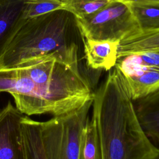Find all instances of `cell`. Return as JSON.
Wrapping results in <instances>:
<instances>
[{
	"instance_id": "obj_3",
	"label": "cell",
	"mask_w": 159,
	"mask_h": 159,
	"mask_svg": "<svg viewBox=\"0 0 159 159\" xmlns=\"http://www.w3.org/2000/svg\"><path fill=\"white\" fill-rule=\"evenodd\" d=\"M70 14L58 10L28 19H20L0 49V68L67 48Z\"/></svg>"
},
{
	"instance_id": "obj_11",
	"label": "cell",
	"mask_w": 159,
	"mask_h": 159,
	"mask_svg": "<svg viewBox=\"0 0 159 159\" xmlns=\"http://www.w3.org/2000/svg\"><path fill=\"white\" fill-rule=\"evenodd\" d=\"M20 126L27 159H47L42 143L40 122L24 115Z\"/></svg>"
},
{
	"instance_id": "obj_10",
	"label": "cell",
	"mask_w": 159,
	"mask_h": 159,
	"mask_svg": "<svg viewBox=\"0 0 159 159\" xmlns=\"http://www.w3.org/2000/svg\"><path fill=\"white\" fill-rule=\"evenodd\" d=\"M154 52H159V27L140 30L120 40L118 57L122 58Z\"/></svg>"
},
{
	"instance_id": "obj_15",
	"label": "cell",
	"mask_w": 159,
	"mask_h": 159,
	"mask_svg": "<svg viewBox=\"0 0 159 159\" xmlns=\"http://www.w3.org/2000/svg\"><path fill=\"white\" fill-rule=\"evenodd\" d=\"M80 159H101L96 127L91 118L88 119L83 130Z\"/></svg>"
},
{
	"instance_id": "obj_13",
	"label": "cell",
	"mask_w": 159,
	"mask_h": 159,
	"mask_svg": "<svg viewBox=\"0 0 159 159\" xmlns=\"http://www.w3.org/2000/svg\"><path fill=\"white\" fill-rule=\"evenodd\" d=\"M127 4L141 30L159 27V3Z\"/></svg>"
},
{
	"instance_id": "obj_17",
	"label": "cell",
	"mask_w": 159,
	"mask_h": 159,
	"mask_svg": "<svg viewBox=\"0 0 159 159\" xmlns=\"http://www.w3.org/2000/svg\"><path fill=\"white\" fill-rule=\"evenodd\" d=\"M124 4H152L159 3V0H112Z\"/></svg>"
},
{
	"instance_id": "obj_1",
	"label": "cell",
	"mask_w": 159,
	"mask_h": 159,
	"mask_svg": "<svg viewBox=\"0 0 159 159\" xmlns=\"http://www.w3.org/2000/svg\"><path fill=\"white\" fill-rule=\"evenodd\" d=\"M0 92L11 94L28 116L70 112L91 101L94 93L80 71L73 42L63 51L0 68Z\"/></svg>"
},
{
	"instance_id": "obj_14",
	"label": "cell",
	"mask_w": 159,
	"mask_h": 159,
	"mask_svg": "<svg viewBox=\"0 0 159 159\" xmlns=\"http://www.w3.org/2000/svg\"><path fill=\"white\" fill-rule=\"evenodd\" d=\"M111 0H63V9L75 19H83L98 11Z\"/></svg>"
},
{
	"instance_id": "obj_16",
	"label": "cell",
	"mask_w": 159,
	"mask_h": 159,
	"mask_svg": "<svg viewBox=\"0 0 159 159\" xmlns=\"http://www.w3.org/2000/svg\"><path fill=\"white\" fill-rule=\"evenodd\" d=\"M63 9V2L58 0H26L21 19L32 18Z\"/></svg>"
},
{
	"instance_id": "obj_4",
	"label": "cell",
	"mask_w": 159,
	"mask_h": 159,
	"mask_svg": "<svg viewBox=\"0 0 159 159\" xmlns=\"http://www.w3.org/2000/svg\"><path fill=\"white\" fill-rule=\"evenodd\" d=\"M93 99L70 112L40 122L47 159H80L81 139Z\"/></svg>"
},
{
	"instance_id": "obj_19",
	"label": "cell",
	"mask_w": 159,
	"mask_h": 159,
	"mask_svg": "<svg viewBox=\"0 0 159 159\" xmlns=\"http://www.w3.org/2000/svg\"><path fill=\"white\" fill-rule=\"evenodd\" d=\"M58 1H61V2H62L63 0H58Z\"/></svg>"
},
{
	"instance_id": "obj_6",
	"label": "cell",
	"mask_w": 159,
	"mask_h": 159,
	"mask_svg": "<svg viewBox=\"0 0 159 159\" xmlns=\"http://www.w3.org/2000/svg\"><path fill=\"white\" fill-rule=\"evenodd\" d=\"M125 87L133 101L143 98L159 89V68L142 63L139 55L117 60Z\"/></svg>"
},
{
	"instance_id": "obj_12",
	"label": "cell",
	"mask_w": 159,
	"mask_h": 159,
	"mask_svg": "<svg viewBox=\"0 0 159 159\" xmlns=\"http://www.w3.org/2000/svg\"><path fill=\"white\" fill-rule=\"evenodd\" d=\"M26 0H0V49L21 19Z\"/></svg>"
},
{
	"instance_id": "obj_7",
	"label": "cell",
	"mask_w": 159,
	"mask_h": 159,
	"mask_svg": "<svg viewBox=\"0 0 159 159\" xmlns=\"http://www.w3.org/2000/svg\"><path fill=\"white\" fill-rule=\"evenodd\" d=\"M24 115L10 101L0 109V159H27L20 126Z\"/></svg>"
},
{
	"instance_id": "obj_18",
	"label": "cell",
	"mask_w": 159,
	"mask_h": 159,
	"mask_svg": "<svg viewBox=\"0 0 159 159\" xmlns=\"http://www.w3.org/2000/svg\"><path fill=\"white\" fill-rule=\"evenodd\" d=\"M155 159H159V155H158V156Z\"/></svg>"
},
{
	"instance_id": "obj_5",
	"label": "cell",
	"mask_w": 159,
	"mask_h": 159,
	"mask_svg": "<svg viewBox=\"0 0 159 159\" xmlns=\"http://www.w3.org/2000/svg\"><path fill=\"white\" fill-rule=\"evenodd\" d=\"M83 39L120 41L141 30L129 6L111 0L83 19H75Z\"/></svg>"
},
{
	"instance_id": "obj_9",
	"label": "cell",
	"mask_w": 159,
	"mask_h": 159,
	"mask_svg": "<svg viewBox=\"0 0 159 159\" xmlns=\"http://www.w3.org/2000/svg\"><path fill=\"white\" fill-rule=\"evenodd\" d=\"M134 104L142 127L159 148V89Z\"/></svg>"
},
{
	"instance_id": "obj_2",
	"label": "cell",
	"mask_w": 159,
	"mask_h": 159,
	"mask_svg": "<svg viewBox=\"0 0 159 159\" xmlns=\"http://www.w3.org/2000/svg\"><path fill=\"white\" fill-rule=\"evenodd\" d=\"M91 107L101 159H155L159 155V148L141 126L116 65L94 92Z\"/></svg>"
},
{
	"instance_id": "obj_8",
	"label": "cell",
	"mask_w": 159,
	"mask_h": 159,
	"mask_svg": "<svg viewBox=\"0 0 159 159\" xmlns=\"http://www.w3.org/2000/svg\"><path fill=\"white\" fill-rule=\"evenodd\" d=\"M84 53L88 67L109 71L117 61L119 41L83 39Z\"/></svg>"
}]
</instances>
